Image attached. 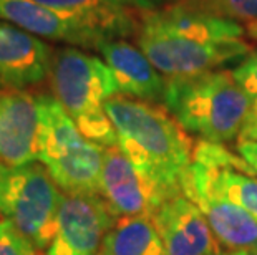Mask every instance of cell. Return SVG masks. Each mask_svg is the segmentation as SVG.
Returning <instances> with one entry per match:
<instances>
[{
	"instance_id": "cell-1",
	"label": "cell",
	"mask_w": 257,
	"mask_h": 255,
	"mask_svg": "<svg viewBox=\"0 0 257 255\" xmlns=\"http://www.w3.org/2000/svg\"><path fill=\"white\" fill-rule=\"evenodd\" d=\"M118 136V146L138 169L173 194L183 192V181L193 162V139L165 106L123 95L105 103Z\"/></svg>"
},
{
	"instance_id": "cell-2",
	"label": "cell",
	"mask_w": 257,
	"mask_h": 255,
	"mask_svg": "<svg viewBox=\"0 0 257 255\" xmlns=\"http://www.w3.org/2000/svg\"><path fill=\"white\" fill-rule=\"evenodd\" d=\"M252 105V96L227 70L168 80L166 110L186 133L224 144L239 139Z\"/></svg>"
},
{
	"instance_id": "cell-3",
	"label": "cell",
	"mask_w": 257,
	"mask_h": 255,
	"mask_svg": "<svg viewBox=\"0 0 257 255\" xmlns=\"http://www.w3.org/2000/svg\"><path fill=\"white\" fill-rule=\"evenodd\" d=\"M48 81L53 96L86 139L103 148L118 144L105 103L119 95V88L105 60L76 47L55 48Z\"/></svg>"
},
{
	"instance_id": "cell-4",
	"label": "cell",
	"mask_w": 257,
	"mask_h": 255,
	"mask_svg": "<svg viewBox=\"0 0 257 255\" xmlns=\"http://www.w3.org/2000/svg\"><path fill=\"white\" fill-rule=\"evenodd\" d=\"M40 116L38 161L63 194H100L105 148L86 139L53 95L37 93Z\"/></svg>"
},
{
	"instance_id": "cell-5",
	"label": "cell",
	"mask_w": 257,
	"mask_h": 255,
	"mask_svg": "<svg viewBox=\"0 0 257 255\" xmlns=\"http://www.w3.org/2000/svg\"><path fill=\"white\" fill-rule=\"evenodd\" d=\"M65 194L40 161L10 169L2 215L37 250L50 247L57 234L58 212Z\"/></svg>"
},
{
	"instance_id": "cell-6",
	"label": "cell",
	"mask_w": 257,
	"mask_h": 255,
	"mask_svg": "<svg viewBox=\"0 0 257 255\" xmlns=\"http://www.w3.org/2000/svg\"><path fill=\"white\" fill-rule=\"evenodd\" d=\"M136 42L155 68L168 80L214 72L227 63L242 62L252 53V47L242 40L201 42L145 24H141Z\"/></svg>"
},
{
	"instance_id": "cell-7",
	"label": "cell",
	"mask_w": 257,
	"mask_h": 255,
	"mask_svg": "<svg viewBox=\"0 0 257 255\" xmlns=\"http://www.w3.org/2000/svg\"><path fill=\"white\" fill-rule=\"evenodd\" d=\"M100 196L108 202L114 215L153 217L158 207L179 194L169 192L131 162L118 144L103 151Z\"/></svg>"
},
{
	"instance_id": "cell-8",
	"label": "cell",
	"mask_w": 257,
	"mask_h": 255,
	"mask_svg": "<svg viewBox=\"0 0 257 255\" xmlns=\"http://www.w3.org/2000/svg\"><path fill=\"white\" fill-rule=\"evenodd\" d=\"M116 222L118 217L100 194H65L57 234L45 255H95Z\"/></svg>"
},
{
	"instance_id": "cell-9",
	"label": "cell",
	"mask_w": 257,
	"mask_h": 255,
	"mask_svg": "<svg viewBox=\"0 0 257 255\" xmlns=\"http://www.w3.org/2000/svg\"><path fill=\"white\" fill-rule=\"evenodd\" d=\"M40 116L37 95L29 90L0 93V161L10 169L38 161Z\"/></svg>"
},
{
	"instance_id": "cell-10",
	"label": "cell",
	"mask_w": 257,
	"mask_h": 255,
	"mask_svg": "<svg viewBox=\"0 0 257 255\" xmlns=\"http://www.w3.org/2000/svg\"><path fill=\"white\" fill-rule=\"evenodd\" d=\"M53 50L42 39L0 20V85L29 90L48 80Z\"/></svg>"
},
{
	"instance_id": "cell-11",
	"label": "cell",
	"mask_w": 257,
	"mask_h": 255,
	"mask_svg": "<svg viewBox=\"0 0 257 255\" xmlns=\"http://www.w3.org/2000/svg\"><path fill=\"white\" fill-rule=\"evenodd\" d=\"M151 220L166 255H214L221 250L202 210L184 194L163 202Z\"/></svg>"
},
{
	"instance_id": "cell-12",
	"label": "cell",
	"mask_w": 257,
	"mask_h": 255,
	"mask_svg": "<svg viewBox=\"0 0 257 255\" xmlns=\"http://www.w3.org/2000/svg\"><path fill=\"white\" fill-rule=\"evenodd\" d=\"M0 20L52 42L67 43L81 50H98L105 39L73 19L42 5L37 0H0Z\"/></svg>"
},
{
	"instance_id": "cell-13",
	"label": "cell",
	"mask_w": 257,
	"mask_h": 255,
	"mask_svg": "<svg viewBox=\"0 0 257 255\" xmlns=\"http://www.w3.org/2000/svg\"><path fill=\"white\" fill-rule=\"evenodd\" d=\"M96 52L113 72L119 95L165 105L168 78L158 72L140 47L126 40H105Z\"/></svg>"
},
{
	"instance_id": "cell-14",
	"label": "cell",
	"mask_w": 257,
	"mask_h": 255,
	"mask_svg": "<svg viewBox=\"0 0 257 255\" xmlns=\"http://www.w3.org/2000/svg\"><path fill=\"white\" fill-rule=\"evenodd\" d=\"M140 19L145 25L201 42L240 40L245 34V29H242L239 22L217 17L181 2L158 12L140 14Z\"/></svg>"
},
{
	"instance_id": "cell-15",
	"label": "cell",
	"mask_w": 257,
	"mask_h": 255,
	"mask_svg": "<svg viewBox=\"0 0 257 255\" xmlns=\"http://www.w3.org/2000/svg\"><path fill=\"white\" fill-rule=\"evenodd\" d=\"M45 7L57 10L76 20L105 40H124L138 37L141 19L123 5L111 0H37Z\"/></svg>"
},
{
	"instance_id": "cell-16",
	"label": "cell",
	"mask_w": 257,
	"mask_h": 255,
	"mask_svg": "<svg viewBox=\"0 0 257 255\" xmlns=\"http://www.w3.org/2000/svg\"><path fill=\"white\" fill-rule=\"evenodd\" d=\"M184 196L202 210L212 234L224 250L240 252L257 247V219L249 212L206 191L191 189Z\"/></svg>"
},
{
	"instance_id": "cell-17",
	"label": "cell",
	"mask_w": 257,
	"mask_h": 255,
	"mask_svg": "<svg viewBox=\"0 0 257 255\" xmlns=\"http://www.w3.org/2000/svg\"><path fill=\"white\" fill-rule=\"evenodd\" d=\"M191 189L216 194L239 205L257 219V176L234 166H207L191 162L183 181V192Z\"/></svg>"
},
{
	"instance_id": "cell-18",
	"label": "cell",
	"mask_w": 257,
	"mask_h": 255,
	"mask_svg": "<svg viewBox=\"0 0 257 255\" xmlns=\"http://www.w3.org/2000/svg\"><path fill=\"white\" fill-rule=\"evenodd\" d=\"M103 255H166L150 217H121L101 243Z\"/></svg>"
},
{
	"instance_id": "cell-19",
	"label": "cell",
	"mask_w": 257,
	"mask_h": 255,
	"mask_svg": "<svg viewBox=\"0 0 257 255\" xmlns=\"http://www.w3.org/2000/svg\"><path fill=\"white\" fill-rule=\"evenodd\" d=\"M189 7L204 10L234 22H257V0H179Z\"/></svg>"
},
{
	"instance_id": "cell-20",
	"label": "cell",
	"mask_w": 257,
	"mask_h": 255,
	"mask_svg": "<svg viewBox=\"0 0 257 255\" xmlns=\"http://www.w3.org/2000/svg\"><path fill=\"white\" fill-rule=\"evenodd\" d=\"M0 255H40L9 217L0 219Z\"/></svg>"
},
{
	"instance_id": "cell-21",
	"label": "cell",
	"mask_w": 257,
	"mask_h": 255,
	"mask_svg": "<svg viewBox=\"0 0 257 255\" xmlns=\"http://www.w3.org/2000/svg\"><path fill=\"white\" fill-rule=\"evenodd\" d=\"M232 77L245 93L257 96V52H252L232 70Z\"/></svg>"
},
{
	"instance_id": "cell-22",
	"label": "cell",
	"mask_w": 257,
	"mask_h": 255,
	"mask_svg": "<svg viewBox=\"0 0 257 255\" xmlns=\"http://www.w3.org/2000/svg\"><path fill=\"white\" fill-rule=\"evenodd\" d=\"M111 2L123 5V7H128L131 10H138L140 14H151V12H158L161 9H166L169 5L178 4L179 0H111Z\"/></svg>"
},
{
	"instance_id": "cell-23",
	"label": "cell",
	"mask_w": 257,
	"mask_h": 255,
	"mask_svg": "<svg viewBox=\"0 0 257 255\" xmlns=\"http://www.w3.org/2000/svg\"><path fill=\"white\" fill-rule=\"evenodd\" d=\"M237 154L247 161L257 174V141H237Z\"/></svg>"
},
{
	"instance_id": "cell-24",
	"label": "cell",
	"mask_w": 257,
	"mask_h": 255,
	"mask_svg": "<svg viewBox=\"0 0 257 255\" xmlns=\"http://www.w3.org/2000/svg\"><path fill=\"white\" fill-rule=\"evenodd\" d=\"M9 176H10V167L5 166L4 162L0 161V214H2V210H4V197H5V191H7Z\"/></svg>"
},
{
	"instance_id": "cell-25",
	"label": "cell",
	"mask_w": 257,
	"mask_h": 255,
	"mask_svg": "<svg viewBox=\"0 0 257 255\" xmlns=\"http://www.w3.org/2000/svg\"><path fill=\"white\" fill-rule=\"evenodd\" d=\"M245 32H247L254 40H257V22H250L247 25V29H245Z\"/></svg>"
},
{
	"instance_id": "cell-26",
	"label": "cell",
	"mask_w": 257,
	"mask_h": 255,
	"mask_svg": "<svg viewBox=\"0 0 257 255\" xmlns=\"http://www.w3.org/2000/svg\"><path fill=\"white\" fill-rule=\"evenodd\" d=\"M247 253V250H240V252H231V250H219L217 253H214V255H245Z\"/></svg>"
},
{
	"instance_id": "cell-27",
	"label": "cell",
	"mask_w": 257,
	"mask_h": 255,
	"mask_svg": "<svg viewBox=\"0 0 257 255\" xmlns=\"http://www.w3.org/2000/svg\"><path fill=\"white\" fill-rule=\"evenodd\" d=\"M245 255H257V247H254L252 250H247V253Z\"/></svg>"
},
{
	"instance_id": "cell-28",
	"label": "cell",
	"mask_w": 257,
	"mask_h": 255,
	"mask_svg": "<svg viewBox=\"0 0 257 255\" xmlns=\"http://www.w3.org/2000/svg\"><path fill=\"white\" fill-rule=\"evenodd\" d=\"M4 90H7V88H4V86H2V85H0V93H2V91H4Z\"/></svg>"
},
{
	"instance_id": "cell-29",
	"label": "cell",
	"mask_w": 257,
	"mask_h": 255,
	"mask_svg": "<svg viewBox=\"0 0 257 255\" xmlns=\"http://www.w3.org/2000/svg\"><path fill=\"white\" fill-rule=\"evenodd\" d=\"M95 255H103V253H101V252H96Z\"/></svg>"
},
{
	"instance_id": "cell-30",
	"label": "cell",
	"mask_w": 257,
	"mask_h": 255,
	"mask_svg": "<svg viewBox=\"0 0 257 255\" xmlns=\"http://www.w3.org/2000/svg\"><path fill=\"white\" fill-rule=\"evenodd\" d=\"M40 255H45V253H42V252H40Z\"/></svg>"
}]
</instances>
